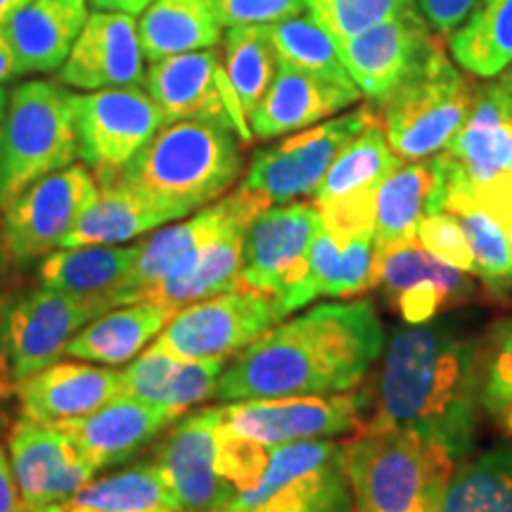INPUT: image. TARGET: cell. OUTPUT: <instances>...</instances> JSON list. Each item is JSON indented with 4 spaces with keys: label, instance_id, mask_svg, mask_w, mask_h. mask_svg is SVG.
Masks as SVG:
<instances>
[{
    "label": "cell",
    "instance_id": "cell-51",
    "mask_svg": "<svg viewBox=\"0 0 512 512\" xmlns=\"http://www.w3.org/2000/svg\"><path fill=\"white\" fill-rule=\"evenodd\" d=\"M10 294H0V375L10 377L8 363V313H10Z\"/></svg>",
    "mask_w": 512,
    "mask_h": 512
},
{
    "label": "cell",
    "instance_id": "cell-3",
    "mask_svg": "<svg viewBox=\"0 0 512 512\" xmlns=\"http://www.w3.org/2000/svg\"><path fill=\"white\" fill-rule=\"evenodd\" d=\"M242 140L216 121L166 124L117 181L131 185L181 221L216 200L242 174Z\"/></svg>",
    "mask_w": 512,
    "mask_h": 512
},
{
    "label": "cell",
    "instance_id": "cell-17",
    "mask_svg": "<svg viewBox=\"0 0 512 512\" xmlns=\"http://www.w3.org/2000/svg\"><path fill=\"white\" fill-rule=\"evenodd\" d=\"M240 204L242 188L181 221H171L152 230V235L138 242L136 261H133L131 271H128L119 290L112 294V309L114 306L145 302L147 294L159 283L188 273L195 266L202 249L216 238V233L226 226Z\"/></svg>",
    "mask_w": 512,
    "mask_h": 512
},
{
    "label": "cell",
    "instance_id": "cell-10",
    "mask_svg": "<svg viewBox=\"0 0 512 512\" xmlns=\"http://www.w3.org/2000/svg\"><path fill=\"white\" fill-rule=\"evenodd\" d=\"M100 185L86 164H72L22 190L3 211V240L15 266H31L62 247Z\"/></svg>",
    "mask_w": 512,
    "mask_h": 512
},
{
    "label": "cell",
    "instance_id": "cell-48",
    "mask_svg": "<svg viewBox=\"0 0 512 512\" xmlns=\"http://www.w3.org/2000/svg\"><path fill=\"white\" fill-rule=\"evenodd\" d=\"M420 15L439 36H451L465 22L479 0H415Z\"/></svg>",
    "mask_w": 512,
    "mask_h": 512
},
{
    "label": "cell",
    "instance_id": "cell-6",
    "mask_svg": "<svg viewBox=\"0 0 512 512\" xmlns=\"http://www.w3.org/2000/svg\"><path fill=\"white\" fill-rule=\"evenodd\" d=\"M76 159L72 93L50 81H24L12 88L0 131V209L31 183Z\"/></svg>",
    "mask_w": 512,
    "mask_h": 512
},
{
    "label": "cell",
    "instance_id": "cell-32",
    "mask_svg": "<svg viewBox=\"0 0 512 512\" xmlns=\"http://www.w3.org/2000/svg\"><path fill=\"white\" fill-rule=\"evenodd\" d=\"M138 256L136 245H79L60 247L38 266V283L79 297L105 299L119 290Z\"/></svg>",
    "mask_w": 512,
    "mask_h": 512
},
{
    "label": "cell",
    "instance_id": "cell-52",
    "mask_svg": "<svg viewBox=\"0 0 512 512\" xmlns=\"http://www.w3.org/2000/svg\"><path fill=\"white\" fill-rule=\"evenodd\" d=\"M15 76H22V69H19L17 57L12 53L10 43L5 41L3 31H0V83H8L15 79Z\"/></svg>",
    "mask_w": 512,
    "mask_h": 512
},
{
    "label": "cell",
    "instance_id": "cell-56",
    "mask_svg": "<svg viewBox=\"0 0 512 512\" xmlns=\"http://www.w3.org/2000/svg\"><path fill=\"white\" fill-rule=\"evenodd\" d=\"M498 81H501V86H503V91L508 93V98H510V102H512V64L508 69H505V72L498 76Z\"/></svg>",
    "mask_w": 512,
    "mask_h": 512
},
{
    "label": "cell",
    "instance_id": "cell-34",
    "mask_svg": "<svg viewBox=\"0 0 512 512\" xmlns=\"http://www.w3.org/2000/svg\"><path fill=\"white\" fill-rule=\"evenodd\" d=\"M448 53L463 72L498 79L512 64V0H479L448 36Z\"/></svg>",
    "mask_w": 512,
    "mask_h": 512
},
{
    "label": "cell",
    "instance_id": "cell-59",
    "mask_svg": "<svg viewBox=\"0 0 512 512\" xmlns=\"http://www.w3.org/2000/svg\"><path fill=\"white\" fill-rule=\"evenodd\" d=\"M5 396H0V434L8 430V411H5Z\"/></svg>",
    "mask_w": 512,
    "mask_h": 512
},
{
    "label": "cell",
    "instance_id": "cell-30",
    "mask_svg": "<svg viewBox=\"0 0 512 512\" xmlns=\"http://www.w3.org/2000/svg\"><path fill=\"white\" fill-rule=\"evenodd\" d=\"M138 38L147 62L216 48L223 24L214 0H152L138 19Z\"/></svg>",
    "mask_w": 512,
    "mask_h": 512
},
{
    "label": "cell",
    "instance_id": "cell-46",
    "mask_svg": "<svg viewBox=\"0 0 512 512\" xmlns=\"http://www.w3.org/2000/svg\"><path fill=\"white\" fill-rule=\"evenodd\" d=\"M223 27H249V24L283 22L309 12V0H214Z\"/></svg>",
    "mask_w": 512,
    "mask_h": 512
},
{
    "label": "cell",
    "instance_id": "cell-25",
    "mask_svg": "<svg viewBox=\"0 0 512 512\" xmlns=\"http://www.w3.org/2000/svg\"><path fill=\"white\" fill-rule=\"evenodd\" d=\"M88 12L86 0H29L0 24L24 74H53L72 53Z\"/></svg>",
    "mask_w": 512,
    "mask_h": 512
},
{
    "label": "cell",
    "instance_id": "cell-29",
    "mask_svg": "<svg viewBox=\"0 0 512 512\" xmlns=\"http://www.w3.org/2000/svg\"><path fill=\"white\" fill-rule=\"evenodd\" d=\"M174 311L155 302H133L100 313L64 349V358L95 366H126L150 347L166 328Z\"/></svg>",
    "mask_w": 512,
    "mask_h": 512
},
{
    "label": "cell",
    "instance_id": "cell-40",
    "mask_svg": "<svg viewBox=\"0 0 512 512\" xmlns=\"http://www.w3.org/2000/svg\"><path fill=\"white\" fill-rule=\"evenodd\" d=\"M268 34H271L273 46L278 50L280 62L323 76L328 81L342 83V86H354L342 62L339 41L311 12L268 24Z\"/></svg>",
    "mask_w": 512,
    "mask_h": 512
},
{
    "label": "cell",
    "instance_id": "cell-27",
    "mask_svg": "<svg viewBox=\"0 0 512 512\" xmlns=\"http://www.w3.org/2000/svg\"><path fill=\"white\" fill-rule=\"evenodd\" d=\"M444 152L475 185L512 174V102L501 81L475 86L470 114Z\"/></svg>",
    "mask_w": 512,
    "mask_h": 512
},
{
    "label": "cell",
    "instance_id": "cell-12",
    "mask_svg": "<svg viewBox=\"0 0 512 512\" xmlns=\"http://www.w3.org/2000/svg\"><path fill=\"white\" fill-rule=\"evenodd\" d=\"M221 413L223 406H204L181 415L155 448L152 463L178 512H221L238 496L216 465Z\"/></svg>",
    "mask_w": 512,
    "mask_h": 512
},
{
    "label": "cell",
    "instance_id": "cell-39",
    "mask_svg": "<svg viewBox=\"0 0 512 512\" xmlns=\"http://www.w3.org/2000/svg\"><path fill=\"white\" fill-rule=\"evenodd\" d=\"M223 64H226L230 88L249 119V114L264 100L280 67L278 50L273 46L268 27L261 24L230 27Z\"/></svg>",
    "mask_w": 512,
    "mask_h": 512
},
{
    "label": "cell",
    "instance_id": "cell-53",
    "mask_svg": "<svg viewBox=\"0 0 512 512\" xmlns=\"http://www.w3.org/2000/svg\"><path fill=\"white\" fill-rule=\"evenodd\" d=\"M10 254H8V247H5V240H3V228H0V283H3L5 278H8V271H10Z\"/></svg>",
    "mask_w": 512,
    "mask_h": 512
},
{
    "label": "cell",
    "instance_id": "cell-16",
    "mask_svg": "<svg viewBox=\"0 0 512 512\" xmlns=\"http://www.w3.org/2000/svg\"><path fill=\"white\" fill-rule=\"evenodd\" d=\"M373 287H380L406 325L430 323L441 311L472 302L479 292L470 273L439 261L418 238L375 249Z\"/></svg>",
    "mask_w": 512,
    "mask_h": 512
},
{
    "label": "cell",
    "instance_id": "cell-9",
    "mask_svg": "<svg viewBox=\"0 0 512 512\" xmlns=\"http://www.w3.org/2000/svg\"><path fill=\"white\" fill-rule=\"evenodd\" d=\"M290 316L280 299L252 290L221 292L171 316L157 342L183 358H235Z\"/></svg>",
    "mask_w": 512,
    "mask_h": 512
},
{
    "label": "cell",
    "instance_id": "cell-57",
    "mask_svg": "<svg viewBox=\"0 0 512 512\" xmlns=\"http://www.w3.org/2000/svg\"><path fill=\"white\" fill-rule=\"evenodd\" d=\"M501 425H503L505 434H508V437H512V403L503 411V415H501Z\"/></svg>",
    "mask_w": 512,
    "mask_h": 512
},
{
    "label": "cell",
    "instance_id": "cell-31",
    "mask_svg": "<svg viewBox=\"0 0 512 512\" xmlns=\"http://www.w3.org/2000/svg\"><path fill=\"white\" fill-rule=\"evenodd\" d=\"M171 221L174 219L169 211H164L143 192L121 181H112L100 185L95 202L83 211L72 233L64 238L62 247L124 245Z\"/></svg>",
    "mask_w": 512,
    "mask_h": 512
},
{
    "label": "cell",
    "instance_id": "cell-18",
    "mask_svg": "<svg viewBox=\"0 0 512 512\" xmlns=\"http://www.w3.org/2000/svg\"><path fill=\"white\" fill-rule=\"evenodd\" d=\"M439 43L437 34L415 8L347 38L339 43V50L358 93L377 105L411 76Z\"/></svg>",
    "mask_w": 512,
    "mask_h": 512
},
{
    "label": "cell",
    "instance_id": "cell-1",
    "mask_svg": "<svg viewBox=\"0 0 512 512\" xmlns=\"http://www.w3.org/2000/svg\"><path fill=\"white\" fill-rule=\"evenodd\" d=\"M384 344L382 320L370 299L311 306L230 358L214 401L354 392Z\"/></svg>",
    "mask_w": 512,
    "mask_h": 512
},
{
    "label": "cell",
    "instance_id": "cell-50",
    "mask_svg": "<svg viewBox=\"0 0 512 512\" xmlns=\"http://www.w3.org/2000/svg\"><path fill=\"white\" fill-rule=\"evenodd\" d=\"M88 5L95 10H105V12H124V15H143V10L152 0H86Z\"/></svg>",
    "mask_w": 512,
    "mask_h": 512
},
{
    "label": "cell",
    "instance_id": "cell-28",
    "mask_svg": "<svg viewBox=\"0 0 512 512\" xmlns=\"http://www.w3.org/2000/svg\"><path fill=\"white\" fill-rule=\"evenodd\" d=\"M446 185H444V211L453 214L463 226L472 256H475V275L484 292L498 304L512 299V254L505 230L494 216L475 200V183L467 178L460 166L446 152Z\"/></svg>",
    "mask_w": 512,
    "mask_h": 512
},
{
    "label": "cell",
    "instance_id": "cell-54",
    "mask_svg": "<svg viewBox=\"0 0 512 512\" xmlns=\"http://www.w3.org/2000/svg\"><path fill=\"white\" fill-rule=\"evenodd\" d=\"M24 3H29V0H0V24H3L12 12L22 8Z\"/></svg>",
    "mask_w": 512,
    "mask_h": 512
},
{
    "label": "cell",
    "instance_id": "cell-44",
    "mask_svg": "<svg viewBox=\"0 0 512 512\" xmlns=\"http://www.w3.org/2000/svg\"><path fill=\"white\" fill-rule=\"evenodd\" d=\"M228 366V358H197V361H181L171 377L169 387L162 396V406L174 408L176 413H190L200 403L214 401L216 384Z\"/></svg>",
    "mask_w": 512,
    "mask_h": 512
},
{
    "label": "cell",
    "instance_id": "cell-7",
    "mask_svg": "<svg viewBox=\"0 0 512 512\" xmlns=\"http://www.w3.org/2000/svg\"><path fill=\"white\" fill-rule=\"evenodd\" d=\"M323 219L316 202L271 204L249 221L242 242V290L280 299L294 313L309 304V254Z\"/></svg>",
    "mask_w": 512,
    "mask_h": 512
},
{
    "label": "cell",
    "instance_id": "cell-26",
    "mask_svg": "<svg viewBox=\"0 0 512 512\" xmlns=\"http://www.w3.org/2000/svg\"><path fill=\"white\" fill-rule=\"evenodd\" d=\"M444 155L401 164L375 195V249L411 242L425 216L444 211Z\"/></svg>",
    "mask_w": 512,
    "mask_h": 512
},
{
    "label": "cell",
    "instance_id": "cell-4",
    "mask_svg": "<svg viewBox=\"0 0 512 512\" xmlns=\"http://www.w3.org/2000/svg\"><path fill=\"white\" fill-rule=\"evenodd\" d=\"M351 512H441L456 470L444 446L408 432L363 430L344 444Z\"/></svg>",
    "mask_w": 512,
    "mask_h": 512
},
{
    "label": "cell",
    "instance_id": "cell-33",
    "mask_svg": "<svg viewBox=\"0 0 512 512\" xmlns=\"http://www.w3.org/2000/svg\"><path fill=\"white\" fill-rule=\"evenodd\" d=\"M309 283L306 299L318 297L349 299L373 290L375 230H358L351 235H335L320 228L309 254Z\"/></svg>",
    "mask_w": 512,
    "mask_h": 512
},
{
    "label": "cell",
    "instance_id": "cell-58",
    "mask_svg": "<svg viewBox=\"0 0 512 512\" xmlns=\"http://www.w3.org/2000/svg\"><path fill=\"white\" fill-rule=\"evenodd\" d=\"M15 392V382L8 375H0V396H8Z\"/></svg>",
    "mask_w": 512,
    "mask_h": 512
},
{
    "label": "cell",
    "instance_id": "cell-42",
    "mask_svg": "<svg viewBox=\"0 0 512 512\" xmlns=\"http://www.w3.org/2000/svg\"><path fill=\"white\" fill-rule=\"evenodd\" d=\"M415 0H309V12L339 43L377 27L399 12L415 10Z\"/></svg>",
    "mask_w": 512,
    "mask_h": 512
},
{
    "label": "cell",
    "instance_id": "cell-38",
    "mask_svg": "<svg viewBox=\"0 0 512 512\" xmlns=\"http://www.w3.org/2000/svg\"><path fill=\"white\" fill-rule=\"evenodd\" d=\"M339 460H344V444H337L332 439H309L268 446V463L259 482L245 494L235 496V501L221 512H252L278 491H283L285 486L299 482L313 472L325 470Z\"/></svg>",
    "mask_w": 512,
    "mask_h": 512
},
{
    "label": "cell",
    "instance_id": "cell-21",
    "mask_svg": "<svg viewBox=\"0 0 512 512\" xmlns=\"http://www.w3.org/2000/svg\"><path fill=\"white\" fill-rule=\"evenodd\" d=\"M143 62L138 22L133 15L95 10L88 15L57 76L64 86L76 91L143 86Z\"/></svg>",
    "mask_w": 512,
    "mask_h": 512
},
{
    "label": "cell",
    "instance_id": "cell-36",
    "mask_svg": "<svg viewBox=\"0 0 512 512\" xmlns=\"http://www.w3.org/2000/svg\"><path fill=\"white\" fill-rule=\"evenodd\" d=\"M171 508L162 472L152 463L128 465L100 479H91L79 494L46 512H159Z\"/></svg>",
    "mask_w": 512,
    "mask_h": 512
},
{
    "label": "cell",
    "instance_id": "cell-14",
    "mask_svg": "<svg viewBox=\"0 0 512 512\" xmlns=\"http://www.w3.org/2000/svg\"><path fill=\"white\" fill-rule=\"evenodd\" d=\"M110 309L105 299L79 297L41 283L12 297L8 313L10 380L22 382L53 366L64 356L67 344L93 318Z\"/></svg>",
    "mask_w": 512,
    "mask_h": 512
},
{
    "label": "cell",
    "instance_id": "cell-61",
    "mask_svg": "<svg viewBox=\"0 0 512 512\" xmlns=\"http://www.w3.org/2000/svg\"><path fill=\"white\" fill-rule=\"evenodd\" d=\"M159 512H178V510H159Z\"/></svg>",
    "mask_w": 512,
    "mask_h": 512
},
{
    "label": "cell",
    "instance_id": "cell-23",
    "mask_svg": "<svg viewBox=\"0 0 512 512\" xmlns=\"http://www.w3.org/2000/svg\"><path fill=\"white\" fill-rule=\"evenodd\" d=\"M358 100L361 93L356 86H342L280 62L264 100L249 114V128L259 140L290 136L335 117Z\"/></svg>",
    "mask_w": 512,
    "mask_h": 512
},
{
    "label": "cell",
    "instance_id": "cell-41",
    "mask_svg": "<svg viewBox=\"0 0 512 512\" xmlns=\"http://www.w3.org/2000/svg\"><path fill=\"white\" fill-rule=\"evenodd\" d=\"M479 401L491 418H501L512 403V316L498 320L479 339Z\"/></svg>",
    "mask_w": 512,
    "mask_h": 512
},
{
    "label": "cell",
    "instance_id": "cell-8",
    "mask_svg": "<svg viewBox=\"0 0 512 512\" xmlns=\"http://www.w3.org/2000/svg\"><path fill=\"white\" fill-rule=\"evenodd\" d=\"M72 114L79 157L98 185L117 181L164 126L162 112L143 86L72 93Z\"/></svg>",
    "mask_w": 512,
    "mask_h": 512
},
{
    "label": "cell",
    "instance_id": "cell-11",
    "mask_svg": "<svg viewBox=\"0 0 512 512\" xmlns=\"http://www.w3.org/2000/svg\"><path fill=\"white\" fill-rule=\"evenodd\" d=\"M375 119L377 114L370 107H361L290 133L256 152L242 185L264 197L268 204H285L313 195L342 147Z\"/></svg>",
    "mask_w": 512,
    "mask_h": 512
},
{
    "label": "cell",
    "instance_id": "cell-22",
    "mask_svg": "<svg viewBox=\"0 0 512 512\" xmlns=\"http://www.w3.org/2000/svg\"><path fill=\"white\" fill-rule=\"evenodd\" d=\"M19 415L43 425L81 418L121 394V370L86 361H55L15 382Z\"/></svg>",
    "mask_w": 512,
    "mask_h": 512
},
{
    "label": "cell",
    "instance_id": "cell-5",
    "mask_svg": "<svg viewBox=\"0 0 512 512\" xmlns=\"http://www.w3.org/2000/svg\"><path fill=\"white\" fill-rule=\"evenodd\" d=\"M472 100L475 83L439 43L411 76L377 102V119L396 155L415 162L446 150L465 124Z\"/></svg>",
    "mask_w": 512,
    "mask_h": 512
},
{
    "label": "cell",
    "instance_id": "cell-60",
    "mask_svg": "<svg viewBox=\"0 0 512 512\" xmlns=\"http://www.w3.org/2000/svg\"><path fill=\"white\" fill-rule=\"evenodd\" d=\"M252 512H283V510H268V508H259V510H252Z\"/></svg>",
    "mask_w": 512,
    "mask_h": 512
},
{
    "label": "cell",
    "instance_id": "cell-43",
    "mask_svg": "<svg viewBox=\"0 0 512 512\" xmlns=\"http://www.w3.org/2000/svg\"><path fill=\"white\" fill-rule=\"evenodd\" d=\"M183 358L166 351L162 344L152 342L150 347L140 351L126 368L121 370V394L136 396L140 401L162 403V396L169 387L176 368L181 366Z\"/></svg>",
    "mask_w": 512,
    "mask_h": 512
},
{
    "label": "cell",
    "instance_id": "cell-24",
    "mask_svg": "<svg viewBox=\"0 0 512 512\" xmlns=\"http://www.w3.org/2000/svg\"><path fill=\"white\" fill-rule=\"evenodd\" d=\"M242 188V204L230 216V221L223 226L216 238L202 249L197 256L195 266L181 278L164 280L155 290L147 294L145 302H155L169 311H181L185 306L202 302V299L216 297L221 292L242 290L240 268H242V242H245V230L249 221L259 211L271 207L264 197L256 195L245 185Z\"/></svg>",
    "mask_w": 512,
    "mask_h": 512
},
{
    "label": "cell",
    "instance_id": "cell-55",
    "mask_svg": "<svg viewBox=\"0 0 512 512\" xmlns=\"http://www.w3.org/2000/svg\"><path fill=\"white\" fill-rule=\"evenodd\" d=\"M8 102H10V93L5 91L3 83H0V131H3V121L5 114H8Z\"/></svg>",
    "mask_w": 512,
    "mask_h": 512
},
{
    "label": "cell",
    "instance_id": "cell-2",
    "mask_svg": "<svg viewBox=\"0 0 512 512\" xmlns=\"http://www.w3.org/2000/svg\"><path fill=\"white\" fill-rule=\"evenodd\" d=\"M375 415L363 430L408 432L467 458L479 430V339L453 323L396 330L384 344Z\"/></svg>",
    "mask_w": 512,
    "mask_h": 512
},
{
    "label": "cell",
    "instance_id": "cell-19",
    "mask_svg": "<svg viewBox=\"0 0 512 512\" xmlns=\"http://www.w3.org/2000/svg\"><path fill=\"white\" fill-rule=\"evenodd\" d=\"M8 458L29 512L64 503L98 475L62 430L22 415L8 432Z\"/></svg>",
    "mask_w": 512,
    "mask_h": 512
},
{
    "label": "cell",
    "instance_id": "cell-37",
    "mask_svg": "<svg viewBox=\"0 0 512 512\" xmlns=\"http://www.w3.org/2000/svg\"><path fill=\"white\" fill-rule=\"evenodd\" d=\"M441 512H512V446L465 458L453 470Z\"/></svg>",
    "mask_w": 512,
    "mask_h": 512
},
{
    "label": "cell",
    "instance_id": "cell-47",
    "mask_svg": "<svg viewBox=\"0 0 512 512\" xmlns=\"http://www.w3.org/2000/svg\"><path fill=\"white\" fill-rule=\"evenodd\" d=\"M475 200L479 207H484L501 223L512 254V174H503L484 185H475Z\"/></svg>",
    "mask_w": 512,
    "mask_h": 512
},
{
    "label": "cell",
    "instance_id": "cell-15",
    "mask_svg": "<svg viewBox=\"0 0 512 512\" xmlns=\"http://www.w3.org/2000/svg\"><path fill=\"white\" fill-rule=\"evenodd\" d=\"M145 91L162 112L164 126L200 119L233 128L242 143H252V128L230 88L219 50H197L152 62L145 72Z\"/></svg>",
    "mask_w": 512,
    "mask_h": 512
},
{
    "label": "cell",
    "instance_id": "cell-49",
    "mask_svg": "<svg viewBox=\"0 0 512 512\" xmlns=\"http://www.w3.org/2000/svg\"><path fill=\"white\" fill-rule=\"evenodd\" d=\"M0 512H29L12 475L8 446L0 444Z\"/></svg>",
    "mask_w": 512,
    "mask_h": 512
},
{
    "label": "cell",
    "instance_id": "cell-45",
    "mask_svg": "<svg viewBox=\"0 0 512 512\" xmlns=\"http://www.w3.org/2000/svg\"><path fill=\"white\" fill-rule=\"evenodd\" d=\"M415 238L432 256L444 264L458 268V271L475 275V256H472L470 242L460 221L448 211L425 216L420 221Z\"/></svg>",
    "mask_w": 512,
    "mask_h": 512
},
{
    "label": "cell",
    "instance_id": "cell-20",
    "mask_svg": "<svg viewBox=\"0 0 512 512\" xmlns=\"http://www.w3.org/2000/svg\"><path fill=\"white\" fill-rule=\"evenodd\" d=\"M181 418L174 408L162 403L140 401L136 396L119 394L98 411L81 418L60 422L57 430L67 434L79 456L95 472L124 465L143 448L169 430Z\"/></svg>",
    "mask_w": 512,
    "mask_h": 512
},
{
    "label": "cell",
    "instance_id": "cell-13",
    "mask_svg": "<svg viewBox=\"0 0 512 512\" xmlns=\"http://www.w3.org/2000/svg\"><path fill=\"white\" fill-rule=\"evenodd\" d=\"M361 392L275 396L221 403V427L235 437L261 446L292 441L335 439L361 427Z\"/></svg>",
    "mask_w": 512,
    "mask_h": 512
},
{
    "label": "cell",
    "instance_id": "cell-35",
    "mask_svg": "<svg viewBox=\"0 0 512 512\" xmlns=\"http://www.w3.org/2000/svg\"><path fill=\"white\" fill-rule=\"evenodd\" d=\"M401 164L403 159L389 145L380 119L370 121L358 136L342 147L335 162L330 164L328 174L313 192V202L328 204L377 192L384 178Z\"/></svg>",
    "mask_w": 512,
    "mask_h": 512
}]
</instances>
